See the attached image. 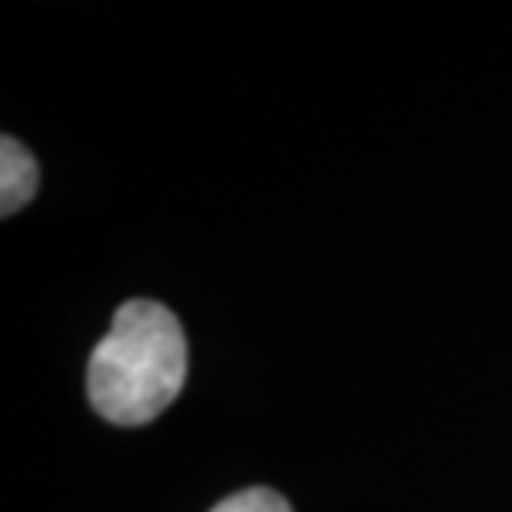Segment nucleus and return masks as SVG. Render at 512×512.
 <instances>
[{
	"label": "nucleus",
	"mask_w": 512,
	"mask_h": 512,
	"mask_svg": "<svg viewBox=\"0 0 512 512\" xmlns=\"http://www.w3.org/2000/svg\"><path fill=\"white\" fill-rule=\"evenodd\" d=\"M187 380V336L157 300H130L90 353L87 396L107 423L143 426L157 419Z\"/></svg>",
	"instance_id": "1"
},
{
	"label": "nucleus",
	"mask_w": 512,
	"mask_h": 512,
	"mask_svg": "<svg viewBox=\"0 0 512 512\" xmlns=\"http://www.w3.org/2000/svg\"><path fill=\"white\" fill-rule=\"evenodd\" d=\"M40 170L27 147L14 137L0 140V213L10 217L20 207H27L37 193Z\"/></svg>",
	"instance_id": "2"
},
{
	"label": "nucleus",
	"mask_w": 512,
	"mask_h": 512,
	"mask_svg": "<svg viewBox=\"0 0 512 512\" xmlns=\"http://www.w3.org/2000/svg\"><path fill=\"white\" fill-rule=\"evenodd\" d=\"M210 512H293V509L280 493H273V489H266V486H256V489H243V493L227 496Z\"/></svg>",
	"instance_id": "3"
}]
</instances>
